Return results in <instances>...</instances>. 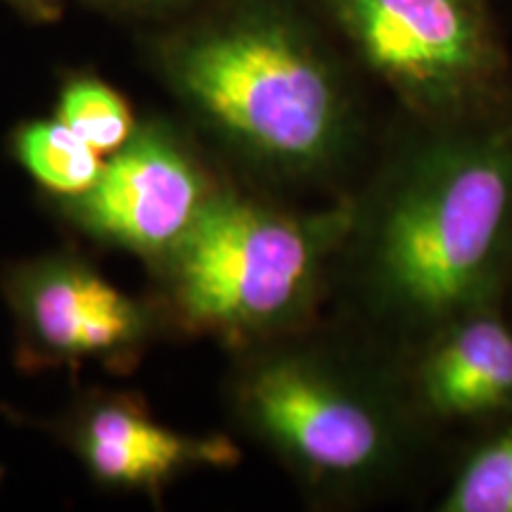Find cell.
<instances>
[{"label":"cell","instance_id":"obj_1","mask_svg":"<svg viewBox=\"0 0 512 512\" xmlns=\"http://www.w3.org/2000/svg\"><path fill=\"white\" fill-rule=\"evenodd\" d=\"M351 238L382 316L437 332L489 309L512 256V121H460L408 147Z\"/></svg>","mask_w":512,"mask_h":512},{"label":"cell","instance_id":"obj_2","mask_svg":"<svg viewBox=\"0 0 512 512\" xmlns=\"http://www.w3.org/2000/svg\"><path fill=\"white\" fill-rule=\"evenodd\" d=\"M183 105L235 155L278 176L335 171L356 143L354 105L309 27L266 0H245L159 46Z\"/></svg>","mask_w":512,"mask_h":512},{"label":"cell","instance_id":"obj_3","mask_svg":"<svg viewBox=\"0 0 512 512\" xmlns=\"http://www.w3.org/2000/svg\"><path fill=\"white\" fill-rule=\"evenodd\" d=\"M354 223L351 202L285 211L223 188L164 261L178 316L226 339L287 328L316 302Z\"/></svg>","mask_w":512,"mask_h":512},{"label":"cell","instance_id":"obj_4","mask_svg":"<svg viewBox=\"0 0 512 512\" xmlns=\"http://www.w3.org/2000/svg\"><path fill=\"white\" fill-rule=\"evenodd\" d=\"M235 406L256 437L320 489L380 479L399 434L380 396L311 354L261 358L235 384Z\"/></svg>","mask_w":512,"mask_h":512},{"label":"cell","instance_id":"obj_5","mask_svg":"<svg viewBox=\"0 0 512 512\" xmlns=\"http://www.w3.org/2000/svg\"><path fill=\"white\" fill-rule=\"evenodd\" d=\"M349 43L403 105L437 124L479 117L505 60L486 0H325Z\"/></svg>","mask_w":512,"mask_h":512},{"label":"cell","instance_id":"obj_6","mask_svg":"<svg viewBox=\"0 0 512 512\" xmlns=\"http://www.w3.org/2000/svg\"><path fill=\"white\" fill-rule=\"evenodd\" d=\"M221 190L174 128L152 121L114 152L93 188L69 197L67 214L93 238L164 264Z\"/></svg>","mask_w":512,"mask_h":512},{"label":"cell","instance_id":"obj_7","mask_svg":"<svg viewBox=\"0 0 512 512\" xmlns=\"http://www.w3.org/2000/svg\"><path fill=\"white\" fill-rule=\"evenodd\" d=\"M8 292L22 337L55 366L128 361L150 332L147 309L72 256L22 266Z\"/></svg>","mask_w":512,"mask_h":512},{"label":"cell","instance_id":"obj_8","mask_svg":"<svg viewBox=\"0 0 512 512\" xmlns=\"http://www.w3.org/2000/svg\"><path fill=\"white\" fill-rule=\"evenodd\" d=\"M72 432L81 463L114 489L155 494L185 472L240 460L233 441L171 430L128 396L93 399L76 415Z\"/></svg>","mask_w":512,"mask_h":512},{"label":"cell","instance_id":"obj_9","mask_svg":"<svg viewBox=\"0 0 512 512\" xmlns=\"http://www.w3.org/2000/svg\"><path fill=\"white\" fill-rule=\"evenodd\" d=\"M415 392L437 418H482L512 406V328L489 309L437 330L415 368Z\"/></svg>","mask_w":512,"mask_h":512},{"label":"cell","instance_id":"obj_10","mask_svg":"<svg viewBox=\"0 0 512 512\" xmlns=\"http://www.w3.org/2000/svg\"><path fill=\"white\" fill-rule=\"evenodd\" d=\"M12 147L19 164L43 188L64 200L93 188L105 166L98 152L60 119L29 121L19 126Z\"/></svg>","mask_w":512,"mask_h":512},{"label":"cell","instance_id":"obj_11","mask_svg":"<svg viewBox=\"0 0 512 512\" xmlns=\"http://www.w3.org/2000/svg\"><path fill=\"white\" fill-rule=\"evenodd\" d=\"M98 155H114L136 133L124 95L98 76H72L57 98V117Z\"/></svg>","mask_w":512,"mask_h":512},{"label":"cell","instance_id":"obj_12","mask_svg":"<svg viewBox=\"0 0 512 512\" xmlns=\"http://www.w3.org/2000/svg\"><path fill=\"white\" fill-rule=\"evenodd\" d=\"M439 510L512 512V422L465 458Z\"/></svg>","mask_w":512,"mask_h":512},{"label":"cell","instance_id":"obj_13","mask_svg":"<svg viewBox=\"0 0 512 512\" xmlns=\"http://www.w3.org/2000/svg\"><path fill=\"white\" fill-rule=\"evenodd\" d=\"M91 3L126 12V15H159V12L174 10L178 5L188 3V0H91Z\"/></svg>","mask_w":512,"mask_h":512},{"label":"cell","instance_id":"obj_14","mask_svg":"<svg viewBox=\"0 0 512 512\" xmlns=\"http://www.w3.org/2000/svg\"><path fill=\"white\" fill-rule=\"evenodd\" d=\"M34 22H55L60 17V0H5Z\"/></svg>","mask_w":512,"mask_h":512}]
</instances>
